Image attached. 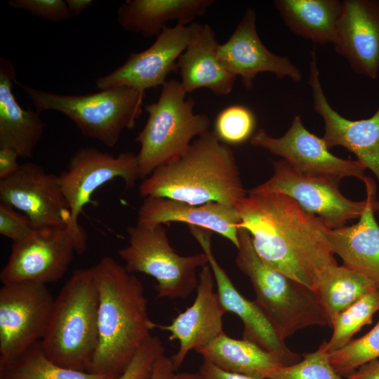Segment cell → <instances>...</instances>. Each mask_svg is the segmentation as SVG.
<instances>
[{
	"label": "cell",
	"mask_w": 379,
	"mask_h": 379,
	"mask_svg": "<svg viewBox=\"0 0 379 379\" xmlns=\"http://www.w3.org/2000/svg\"><path fill=\"white\" fill-rule=\"evenodd\" d=\"M237 209L239 227L260 257L295 281L314 291L320 274L338 264L328 237L332 228L289 196L250 189Z\"/></svg>",
	"instance_id": "cell-1"
},
{
	"label": "cell",
	"mask_w": 379,
	"mask_h": 379,
	"mask_svg": "<svg viewBox=\"0 0 379 379\" xmlns=\"http://www.w3.org/2000/svg\"><path fill=\"white\" fill-rule=\"evenodd\" d=\"M98 290V347L88 372L121 375L151 335L154 322L148 317L140 279L111 256L91 267Z\"/></svg>",
	"instance_id": "cell-2"
},
{
	"label": "cell",
	"mask_w": 379,
	"mask_h": 379,
	"mask_svg": "<svg viewBox=\"0 0 379 379\" xmlns=\"http://www.w3.org/2000/svg\"><path fill=\"white\" fill-rule=\"evenodd\" d=\"M140 197L193 205L215 202L237 208L247 195L229 145L214 131L197 138L180 158L157 168L138 187Z\"/></svg>",
	"instance_id": "cell-3"
},
{
	"label": "cell",
	"mask_w": 379,
	"mask_h": 379,
	"mask_svg": "<svg viewBox=\"0 0 379 379\" xmlns=\"http://www.w3.org/2000/svg\"><path fill=\"white\" fill-rule=\"evenodd\" d=\"M98 305L91 267L74 270L54 299L41 340L49 359L65 368L88 372L99 340Z\"/></svg>",
	"instance_id": "cell-4"
},
{
	"label": "cell",
	"mask_w": 379,
	"mask_h": 379,
	"mask_svg": "<svg viewBox=\"0 0 379 379\" xmlns=\"http://www.w3.org/2000/svg\"><path fill=\"white\" fill-rule=\"evenodd\" d=\"M238 240L235 263L248 277L255 294V302L281 339L285 341L310 326H331L313 290L286 277L261 258L245 229H239Z\"/></svg>",
	"instance_id": "cell-5"
},
{
	"label": "cell",
	"mask_w": 379,
	"mask_h": 379,
	"mask_svg": "<svg viewBox=\"0 0 379 379\" xmlns=\"http://www.w3.org/2000/svg\"><path fill=\"white\" fill-rule=\"evenodd\" d=\"M39 113L53 110L72 120L83 135L107 147L117 145L123 131L132 129L142 112L145 91L116 86L84 95H62L18 83Z\"/></svg>",
	"instance_id": "cell-6"
},
{
	"label": "cell",
	"mask_w": 379,
	"mask_h": 379,
	"mask_svg": "<svg viewBox=\"0 0 379 379\" xmlns=\"http://www.w3.org/2000/svg\"><path fill=\"white\" fill-rule=\"evenodd\" d=\"M186 94L180 81L172 79L161 86L158 100L145 106L148 117L135 138L140 146L137 154L140 178L180 158L194 138L208 131V117L195 114V102L185 99Z\"/></svg>",
	"instance_id": "cell-7"
},
{
	"label": "cell",
	"mask_w": 379,
	"mask_h": 379,
	"mask_svg": "<svg viewBox=\"0 0 379 379\" xmlns=\"http://www.w3.org/2000/svg\"><path fill=\"white\" fill-rule=\"evenodd\" d=\"M128 244L118 250L130 273L140 272L154 277L159 298H186L199 283L197 270L208 265L202 252L180 255L171 246L161 224L138 222L127 227Z\"/></svg>",
	"instance_id": "cell-8"
},
{
	"label": "cell",
	"mask_w": 379,
	"mask_h": 379,
	"mask_svg": "<svg viewBox=\"0 0 379 379\" xmlns=\"http://www.w3.org/2000/svg\"><path fill=\"white\" fill-rule=\"evenodd\" d=\"M58 177L71 213L67 230L77 254L84 253L87 247V234L79 217L94 192L116 178H121L126 189L133 188L140 178L137 154L128 151L114 156L94 147L77 149Z\"/></svg>",
	"instance_id": "cell-9"
},
{
	"label": "cell",
	"mask_w": 379,
	"mask_h": 379,
	"mask_svg": "<svg viewBox=\"0 0 379 379\" xmlns=\"http://www.w3.org/2000/svg\"><path fill=\"white\" fill-rule=\"evenodd\" d=\"M54 298L46 284L23 281L0 288V364L44 338Z\"/></svg>",
	"instance_id": "cell-10"
},
{
	"label": "cell",
	"mask_w": 379,
	"mask_h": 379,
	"mask_svg": "<svg viewBox=\"0 0 379 379\" xmlns=\"http://www.w3.org/2000/svg\"><path fill=\"white\" fill-rule=\"evenodd\" d=\"M273 168L269 180L251 190L286 194L307 213L324 219L332 229L359 218L365 208L366 199L352 201L340 192L339 178L301 172L282 159L273 161Z\"/></svg>",
	"instance_id": "cell-11"
},
{
	"label": "cell",
	"mask_w": 379,
	"mask_h": 379,
	"mask_svg": "<svg viewBox=\"0 0 379 379\" xmlns=\"http://www.w3.org/2000/svg\"><path fill=\"white\" fill-rule=\"evenodd\" d=\"M0 201L21 211L36 230L67 227L71 220L58 175L34 163L20 164L14 174L0 180Z\"/></svg>",
	"instance_id": "cell-12"
},
{
	"label": "cell",
	"mask_w": 379,
	"mask_h": 379,
	"mask_svg": "<svg viewBox=\"0 0 379 379\" xmlns=\"http://www.w3.org/2000/svg\"><path fill=\"white\" fill-rule=\"evenodd\" d=\"M74 253L75 244L67 227L35 229L26 239L13 242L0 273L1 281L56 282L67 272Z\"/></svg>",
	"instance_id": "cell-13"
},
{
	"label": "cell",
	"mask_w": 379,
	"mask_h": 379,
	"mask_svg": "<svg viewBox=\"0 0 379 379\" xmlns=\"http://www.w3.org/2000/svg\"><path fill=\"white\" fill-rule=\"evenodd\" d=\"M250 142L281 157L301 172L339 179L355 177L363 180L366 176V168L358 160L341 159L331 153L324 139L305 127L300 115L294 117L284 135L273 138L260 128Z\"/></svg>",
	"instance_id": "cell-14"
},
{
	"label": "cell",
	"mask_w": 379,
	"mask_h": 379,
	"mask_svg": "<svg viewBox=\"0 0 379 379\" xmlns=\"http://www.w3.org/2000/svg\"><path fill=\"white\" fill-rule=\"evenodd\" d=\"M191 34L190 25L166 27L149 47L131 53L121 65L98 77L96 86L100 90L128 86L144 91L162 86L168 76L178 69L177 61L186 49Z\"/></svg>",
	"instance_id": "cell-15"
},
{
	"label": "cell",
	"mask_w": 379,
	"mask_h": 379,
	"mask_svg": "<svg viewBox=\"0 0 379 379\" xmlns=\"http://www.w3.org/2000/svg\"><path fill=\"white\" fill-rule=\"evenodd\" d=\"M189 228L208 258L222 305L226 312L237 315L243 323V339L279 357L286 366L298 362L300 356L281 339L262 310L255 300L251 301L239 293L220 266L213 252L211 232L194 226H189Z\"/></svg>",
	"instance_id": "cell-16"
},
{
	"label": "cell",
	"mask_w": 379,
	"mask_h": 379,
	"mask_svg": "<svg viewBox=\"0 0 379 379\" xmlns=\"http://www.w3.org/2000/svg\"><path fill=\"white\" fill-rule=\"evenodd\" d=\"M308 84L314 109L324 122L322 138L327 147L342 146L352 152L379 182V107L372 117L364 119L350 120L338 114L324 93L315 48L311 51Z\"/></svg>",
	"instance_id": "cell-17"
},
{
	"label": "cell",
	"mask_w": 379,
	"mask_h": 379,
	"mask_svg": "<svg viewBox=\"0 0 379 379\" xmlns=\"http://www.w3.org/2000/svg\"><path fill=\"white\" fill-rule=\"evenodd\" d=\"M256 14L248 8L229 39L217 47L221 64L232 74L240 77L246 89L253 87L260 72H270L278 79L288 77L293 82L302 79L300 69L287 57L271 52L260 40L256 29Z\"/></svg>",
	"instance_id": "cell-18"
},
{
	"label": "cell",
	"mask_w": 379,
	"mask_h": 379,
	"mask_svg": "<svg viewBox=\"0 0 379 379\" xmlns=\"http://www.w3.org/2000/svg\"><path fill=\"white\" fill-rule=\"evenodd\" d=\"M215 286L212 270L207 265L199 274L197 295L192 305L170 324L154 323V328L170 333L169 340L179 342L178 350L171 357L175 370L182 366L190 352L208 345L224 332L223 316L227 312Z\"/></svg>",
	"instance_id": "cell-19"
},
{
	"label": "cell",
	"mask_w": 379,
	"mask_h": 379,
	"mask_svg": "<svg viewBox=\"0 0 379 379\" xmlns=\"http://www.w3.org/2000/svg\"><path fill=\"white\" fill-rule=\"evenodd\" d=\"M333 44L353 71L376 79L379 74V1H342Z\"/></svg>",
	"instance_id": "cell-20"
},
{
	"label": "cell",
	"mask_w": 379,
	"mask_h": 379,
	"mask_svg": "<svg viewBox=\"0 0 379 379\" xmlns=\"http://www.w3.org/2000/svg\"><path fill=\"white\" fill-rule=\"evenodd\" d=\"M366 186V204L357 223L331 229L328 234L334 254L343 265L363 275L379 286V225L374 213L379 211L376 185L368 176L362 180Z\"/></svg>",
	"instance_id": "cell-21"
},
{
	"label": "cell",
	"mask_w": 379,
	"mask_h": 379,
	"mask_svg": "<svg viewBox=\"0 0 379 379\" xmlns=\"http://www.w3.org/2000/svg\"><path fill=\"white\" fill-rule=\"evenodd\" d=\"M138 222H183L215 232L237 248L241 218L237 208L211 202L193 205L163 197H147L138 211Z\"/></svg>",
	"instance_id": "cell-22"
},
{
	"label": "cell",
	"mask_w": 379,
	"mask_h": 379,
	"mask_svg": "<svg viewBox=\"0 0 379 379\" xmlns=\"http://www.w3.org/2000/svg\"><path fill=\"white\" fill-rule=\"evenodd\" d=\"M189 44L177 61L181 84L187 93L199 88H208L218 95H227L233 88L236 77L220 62L217 55L219 44L208 24H190Z\"/></svg>",
	"instance_id": "cell-23"
},
{
	"label": "cell",
	"mask_w": 379,
	"mask_h": 379,
	"mask_svg": "<svg viewBox=\"0 0 379 379\" xmlns=\"http://www.w3.org/2000/svg\"><path fill=\"white\" fill-rule=\"evenodd\" d=\"M15 82L14 65L1 58L0 148H11L19 157L29 158L42 138L46 124L38 112L20 107L13 92Z\"/></svg>",
	"instance_id": "cell-24"
},
{
	"label": "cell",
	"mask_w": 379,
	"mask_h": 379,
	"mask_svg": "<svg viewBox=\"0 0 379 379\" xmlns=\"http://www.w3.org/2000/svg\"><path fill=\"white\" fill-rule=\"evenodd\" d=\"M213 0H127L117 10L125 30L144 37L157 36L170 21L186 25L204 15Z\"/></svg>",
	"instance_id": "cell-25"
},
{
	"label": "cell",
	"mask_w": 379,
	"mask_h": 379,
	"mask_svg": "<svg viewBox=\"0 0 379 379\" xmlns=\"http://www.w3.org/2000/svg\"><path fill=\"white\" fill-rule=\"evenodd\" d=\"M196 352L225 371L253 379H267L272 371L286 366L279 357L257 344L230 338L225 332Z\"/></svg>",
	"instance_id": "cell-26"
},
{
	"label": "cell",
	"mask_w": 379,
	"mask_h": 379,
	"mask_svg": "<svg viewBox=\"0 0 379 379\" xmlns=\"http://www.w3.org/2000/svg\"><path fill=\"white\" fill-rule=\"evenodd\" d=\"M274 5L295 34L319 44L332 43L342 11L338 0H276Z\"/></svg>",
	"instance_id": "cell-27"
},
{
	"label": "cell",
	"mask_w": 379,
	"mask_h": 379,
	"mask_svg": "<svg viewBox=\"0 0 379 379\" xmlns=\"http://www.w3.org/2000/svg\"><path fill=\"white\" fill-rule=\"evenodd\" d=\"M378 286L345 265L336 264L320 274L314 291L331 325L338 314Z\"/></svg>",
	"instance_id": "cell-28"
},
{
	"label": "cell",
	"mask_w": 379,
	"mask_h": 379,
	"mask_svg": "<svg viewBox=\"0 0 379 379\" xmlns=\"http://www.w3.org/2000/svg\"><path fill=\"white\" fill-rule=\"evenodd\" d=\"M119 375L76 371L59 366L45 354L41 341L13 360L0 364V379H118Z\"/></svg>",
	"instance_id": "cell-29"
},
{
	"label": "cell",
	"mask_w": 379,
	"mask_h": 379,
	"mask_svg": "<svg viewBox=\"0 0 379 379\" xmlns=\"http://www.w3.org/2000/svg\"><path fill=\"white\" fill-rule=\"evenodd\" d=\"M379 311V286L338 314L331 321L333 333L326 347L328 354L351 340L364 326L371 324L373 314Z\"/></svg>",
	"instance_id": "cell-30"
},
{
	"label": "cell",
	"mask_w": 379,
	"mask_h": 379,
	"mask_svg": "<svg viewBox=\"0 0 379 379\" xmlns=\"http://www.w3.org/2000/svg\"><path fill=\"white\" fill-rule=\"evenodd\" d=\"M374 359H379V321L364 335L352 339L342 348L329 354L335 371L345 377Z\"/></svg>",
	"instance_id": "cell-31"
},
{
	"label": "cell",
	"mask_w": 379,
	"mask_h": 379,
	"mask_svg": "<svg viewBox=\"0 0 379 379\" xmlns=\"http://www.w3.org/2000/svg\"><path fill=\"white\" fill-rule=\"evenodd\" d=\"M302 357L295 364L274 369L267 379H347L338 374L331 364L326 341L317 350Z\"/></svg>",
	"instance_id": "cell-32"
},
{
	"label": "cell",
	"mask_w": 379,
	"mask_h": 379,
	"mask_svg": "<svg viewBox=\"0 0 379 379\" xmlns=\"http://www.w3.org/2000/svg\"><path fill=\"white\" fill-rule=\"evenodd\" d=\"M255 126V117L250 109L241 105H232L217 115L213 131L223 143L237 145L251 138Z\"/></svg>",
	"instance_id": "cell-33"
},
{
	"label": "cell",
	"mask_w": 379,
	"mask_h": 379,
	"mask_svg": "<svg viewBox=\"0 0 379 379\" xmlns=\"http://www.w3.org/2000/svg\"><path fill=\"white\" fill-rule=\"evenodd\" d=\"M158 336L150 335L136 352L118 379H151L155 364L164 355Z\"/></svg>",
	"instance_id": "cell-34"
},
{
	"label": "cell",
	"mask_w": 379,
	"mask_h": 379,
	"mask_svg": "<svg viewBox=\"0 0 379 379\" xmlns=\"http://www.w3.org/2000/svg\"><path fill=\"white\" fill-rule=\"evenodd\" d=\"M8 4L50 22H59L71 18L63 0H11Z\"/></svg>",
	"instance_id": "cell-35"
},
{
	"label": "cell",
	"mask_w": 379,
	"mask_h": 379,
	"mask_svg": "<svg viewBox=\"0 0 379 379\" xmlns=\"http://www.w3.org/2000/svg\"><path fill=\"white\" fill-rule=\"evenodd\" d=\"M35 229L29 218L13 206L0 201V234L19 241L29 237Z\"/></svg>",
	"instance_id": "cell-36"
},
{
	"label": "cell",
	"mask_w": 379,
	"mask_h": 379,
	"mask_svg": "<svg viewBox=\"0 0 379 379\" xmlns=\"http://www.w3.org/2000/svg\"><path fill=\"white\" fill-rule=\"evenodd\" d=\"M18 153L8 147L0 148V180H5L18 169Z\"/></svg>",
	"instance_id": "cell-37"
},
{
	"label": "cell",
	"mask_w": 379,
	"mask_h": 379,
	"mask_svg": "<svg viewBox=\"0 0 379 379\" xmlns=\"http://www.w3.org/2000/svg\"><path fill=\"white\" fill-rule=\"evenodd\" d=\"M198 373L202 379H253L244 375L225 371L206 360H204Z\"/></svg>",
	"instance_id": "cell-38"
},
{
	"label": "cell",
	"mask_w": 379,
	"mask_h": 379,
	"mask_svg": "<svg viewBox=\"0 0 379 379\" xmlns=\"http://www.w3.org/2000/svg\"><path fill=\"white\" fill-rule=\"evenodd\" d=\"M347 379H379V359L371 361L346 376Z\"/></svg>",
	"instance_id": "cell-39"
},
{
	"label": "cell",
	"mask_w": 379,
	"mask_h": 379,
	"mask_svg": "<svg viewBox=\"0 0 379 379\" xmlns=\"http://www.w3.org/2000/svg\"><path fill=\"white\" fill-rule=\"evenodd\" d=\"M175 371L171 357L164 354L155 364L151 379H168Z\"/></svg>",
	"instance_id": "cell-40"
},
{
	"label": "cell",
	"mask_w": 379,
	"mask_h": 379,
	"mask_svg": "<svg viewBox=\"0 0 379 379\" xmlns=\"http://www.w3.org/2000/svg\"><path fill=\"white\" fill-rule=\"evenodd\" d=\"M65 1L71 17L80 15L93 3L92 0H66Z\"/></svg>",
	"instance_id": "cell-41"
},
{
	"label": "cell",
	"mask_w": 379,
	"mask_h": 379,
	"mask_svg": "<svg viewBox=\"0 0 379 379\" xmlns=\"http://www.w3.org/2000/svg\"><path fill=\"white\" fill-rule=\"evenodd\" d=\"M168 379H202V378L199 374V373H192L183 372L179 373H173Z\"/></svg>",
	"instance_id": "cell-42"
}]
</instances>
